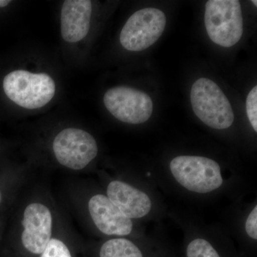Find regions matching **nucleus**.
<instances>
[{
    "mask_svg": "<svg viewBox=\"0 0 257 257\" xmlns=\"http://www.w3.org/2000/svg\"><path fill=\"white\" fill-rule=\"evenodd\" d=\"M170 167L176 181L190 192L205 194L220 188L223 184L220 166L207 157H175Z\"/></svg>",
    "mask_w": 257,
    "mask_h": 257,
    "instance_id": "20e7f679",
    "label": "nucleus"
},
{
    "mask_svg": "<svg viewBox=\"0 0 257 257\" xmlns=\"http://www.w3.org/2000/svg\"><path fill=\"white\" fill-rule=\"evenodd\" d=\"M204 23L211 41L223 47L234 46L243 35V17L238 0H209Z\"/></svg>",
    "mask_w": 257,
    "mask_h": 257,
    "instance_id": "7ed1b4c3",
    "label": "nucleus"
},
{
    "mask_svg": "<svg viewBox=\"0 0 257 257\" xmlns=\"http://www.w3.org/2000/svg\"><path fill=\"white\" fill-rule=\"evenodd\" d=\"M190 99L194 114L209 127L226 130L234 122V111L229 99L211 79H197L191 89Z\"/></svg>",
    "mask_w": 257,
    "mask_h": 257,
    "instance_id": "f03ea898",
    "label": "nucleus"
},
{
    "mask_svg": "<svg viewBox=\"0 0 257 257\" xmlns=\"http://www.w3.org/2000/svg\"><path fill=\"white\" fill-rule=\"evenodd\" d=\"M22 241L24 247L34 254H41L52 236V218L50 209L40 203L25 209Z\"/></svg>",
    "mask_w": 257,
    "mask_h": 257,
    "instance_id": "6e6552de",
    "label": "nucleus"
},
{
    "mask_svg": "<svg viewBox=\"0 0 257 257\" xmlns=\"http://www.w3.org/2000/svg\"><path fill=\"white\" fill-rule=\"evenodd\" d=\"M167 18L157 8H145L134 13L120 33V43L126 50L140 52L151 47L165 31Z\"/></svg>",
    "mask_w": 257,
    "mask_h": 257,
    "instance_id": "39448f33",
    "label": "nucleus"
},
{
    "mask_svg": "<svg viewBox=\"0 0 257 257\" xmlns=\"http://www.w3.org/2000/svg\"><path fill=\"white\" fill-rule=\"evenodd\" d=\"M88 207L94 224L104 234L126 236L133 231L131 219L125 216L106 196L94 195L89 200Z\"/></svg>",
    "mask_w": 257,
    "mask_h": 257,
    "instance_id": "1a4fd4ad",
    "label": "nucleus"
},
{
    "mask_svg": "<svg viewBox=\"0 0 257 257\" xmlns=\"http://www.w3.org/2000/svg\"><path fill=\"white\" fill-rule=\"evenodd\" d=\"M251 3H252L253 4L255 5V6H256V7L257 6V4H256L257 2L256 1V0H255V1H254V0H253V1H251Z\"/></svg>",
    "mask_w": 257,
    "mask_h": 257,
    "instance_id": "a211bd4d",
    "label": "nucleus"
},
{
    "mask_svg": "<svg viewBox=\"0 0 257 257\" xmlns=\"http://www.w3.org/2000/svg\"><path fill=\"white\" fill-rule=\"evenodd\" d=\"M10 3H11V2L8 1V0H0V8H5V7L8 6Z\"/></svg>",
    "mask_w": 257,
    "mask_h": 257,
    "instance_id": "f3484780",
    "label": "nucleus"
},
{
    "mask_svg": "<svg viewBox=\"0 0 257 257\" xmlns=\"http://www.w3.org/2000/svg\"><path fill=\"white\" fill-rule=\"evenodd\" d=\"M187 257H220L219 253L206 239L192 240L187 248Z\"/></svg>",
    "mask_w": 257,
    "mask_h": 257,
    "instance_id": "ddd939ff",
    "label": "nucleus"
},
{
    "mask_svg": "<svg viewBox=\"0 0 257 257\" xmlns=\"http://www.w3.org/2000/svg\"><path fill=\"white\" fill-rule=\"evenodd\" d=\"M53 151L61 165L71 170H80L95 158L98 146L90 134L80 128H67L56 136Z\"/></svg>",
    "mask_w": 257,
    "mask_h": 257,
    "instance_id": "423d86ee",
    "label": "nucleus"
},
{
    "mask_svg": "<svg viewBox=\"0 0 257 257\" xmlns=\"http://www.w3.org/2000/svg\"><path fill=\"white\" fill-rule=\"evenodd\" d=\"M1 198H2L1 193H0V202H1Z\"/></svg>",
    "mask_w": 257,
    "mask_h": 257,
    "instance_id": "6ab92c4d",
    "label": "nucleus"
},
{
    "mask_svg": "<svg viewBox=\"0 0 257 257\" xmlns=\"http://www.w3.org/2000/svg\"><path fill=\"white\" fill-rule=\"evenodd\" d=\"M100 257H144L140 248L131 241L123 238L108 240L103 243Z\"/></svg>",
    "mask_w": 257,
    "mask_h": 257,
    "instance_id": "f8f14e48",
    "label": "nucleus"
},
{
    "mask_svg": "<svg viewBox=\"0 0 257 257\" xmlns=\"http://www.w3.org/2000/svg\"><path fill=\"white\" fill-rule=\"evenodd\" d=\"M92 3L89 0H67L61 10V33L64 41L76 43L90 28Z\"/></svg>",
    "mask_w": 257,
    "mask_h": 257,
    "instance_id": "9d476101",
    "label": "nucleus"
},
{
    "mask_svg": "<svg viewBox=\"0 0 257 257\" xmlns=\"http://www.w3.org/2000/svg\"><path fill=\"white\" fill-rule=\"evenodd\" d=\"M107 197L128 219H140L152 209V202L146 193L120 181L108 185Z\"/></svg>",
    "mask_w": 257,
    "mask_h": 257,
    "instance_id": "9b49d317",
    "label": "nucleus"
},
{
    "mask_svg": "<svg viewBox=\"0 0 257 257\" xmlns=\"http://www.w3.org/2000/svg\"><path fill=\"white\" fill-rule=\"evenodd\" d=\"M104 104L116 119L128 124L146 122L153 111V102L148 94L124 86L111 88L106 91Z\"/></svg>",
    "mask_w": 257,
    "mask_h": 257,
    "instance_id": "0eeeda50",
    "label": "nucleus"
},
{
    "mask_svg": "<svg viewBox=\"0 0 257 257\" xmlns=\"http://www.w3.org/2000/svg\"><path fill=\"white\" fill-rule=\"evenodd\" d=\"M40 257H72L69 248L60 240L51 239Z\"/></svg>",
    "mask_w": 257,
    "mask_h": 257,
    "instance_id": "4468645a",
    "label": "nucleus"
},
{
    "mask_svg": "<svg viewBox=\"0 0 257 257\" xmlns=\"http://www.w3.org/2000/svg\"><path fill=\"white\" fill-rule=\"evenodd\" d=\"M246 114L250 124L254 131L257 132V87H254L248 93L246 101Z\"/></svg>",
    "mask_w": 257,
    "mask_h": 257,
    "instance_id": "2eb2a0df",
    "label": "nucleus"
},
{
    "mask_svg": "<svg viewBox=\"0 0 257 257\" xmlns=\"http://www.w3.org/2000/svg\"><path fill=\"white\" fill-rule=\"evenodd\" d=\"M5 94L21 107L36 109L46 105L55 96V81L46 73H32L19 69L3 80Z\"/></svg>",
    "mask_w": 257,
    "mask_h": 257,
    "instance_id": "f257e3e1",
    "label": "nucleus"
},
{
    "mask_svg": "<svg viewBox=\"0 0 257 257\" xmlns=\"http://www.w3.org/2000/svg\"><path fill=\"white\" fill-rule=\"evenodd\" d=\"M246 234L251 239H257V206H255L246 219L245 224Z\"/></svg>",
    "mask_w": 257,
    "mask_h": 257,
    "instance_id": "dca6fc26",
    "label": "nucleus"
}]
</instances>
